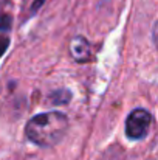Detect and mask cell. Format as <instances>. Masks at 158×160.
I'll return each mask as SVG.
<instances>
[{
  "label": "cell",
  "instance_id": "obj_1",
  "mask_svg": "<svg viewBox=\"0 0 158 160\" xmlns=\"http://www.w3.org/2000/svg\"><path fill=\"white\" fill-rule=\"evenodd\" d=\"M68 131V118L60 112H44L33 117L26 126L25 134L30 142L41 148H51L57 145Z\"/></svg>",
  "mask_w": 158,
  "mask_h": 160
},
{
  "label": "cell",
  "instance_id": "obj_3",
  "mask_svg": "<svg viewBox=\"0 0 158 160\" xmlns=\"http://www.w3.org/2000/svg\"><path fill=\"white\" fill-rule=\"evenodd\" d=\"M70 53L76 62H87L92 59V45L84 36H74L70 42Z\"/></svg>",
  "mask_w": 158,
  "mask_h": 160
},
{
  "label": "cell",
  "instance_id": "obj_2",
  "mask_svg": "<svg viewBox=\"0 0 158 160\" xmlns=\"http://www.w3.org/2000/svg\"><path fill=\"white\" fill-rule=\"evenodd\" d=\"M152 115L146 109H135L126 120V135L130 140H141L149 134Z\"/></svg>",
  "mask_w": 158,
  "mask_h": 160
},
{
  "label": "cell",
  "instance_id": "obj_4",
  "mask_svg": "<svg viewBox=\"0 0 158 160\" xmlns=\"http://www.w3.org/2000/svg\"><path fill=\"white\" fill-rule=\"evenodd\" d=\"M3 3H5V0H0V6H2V5H3Z\"/></svg>",
  "mask_w": 158,
  "mask_h": 160
}]
</instances>
